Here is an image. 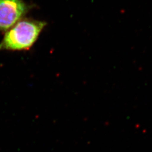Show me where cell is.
Listing matches in <instances>:
<instances>
[{
	"mask_svg": "<svg viewBox=\"0 0 152 152\" xmlns=\"http://www.w3.org/2000/svg\"><path fill=\"white\" fill-rule=\"evenodd\" d=\"M46 23L24 19L8 30L0 43V50L28 51L36 42Z\"/></svg>",
	"mask_w": 152,
	"mask_h": 152,
	"instance_id": "6da1fadb",
	"label": "cell"
},
{
	"mask_svg": "<svg viewBox=\"0 0 152 152\" xmlns=\"http://www.w3.org/2000/svg\"><path fill=\"white\" fill-rule=\"evenodd\" d=\"M30 8L23 0H0V31L9 30L23 19Z\"/></svg>",
	"mask_w": 152,
	"mask_h": 152,
	"instance_id": "7a4b0ae2",
	"label": "cell"
}]
</instances>
